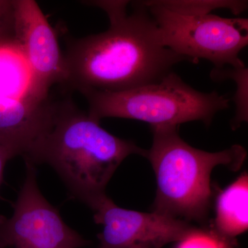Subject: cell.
Here are the masks:
<instances>
[{
  "mask_svg": "<svg viewBox=\"0 0 248 248\" xmlns=\"http://www.w3.org/2000/svg\"><path fill=\"white\" fill-rule=\"evenodd\" d=\"M102 9L108 29L73 40L63 54L64 84L80 93L120 92L154 84L187 59L161 44L143 1H89Z\"/></svg>",
  "mask_w": 248,
  "mask_h": 248,
  "instance_id": "1",
  "label": "cell"
},
{
  "mask_svg": "<svg viewBox=\"0 0 248 248\" xmlns=\"http://www.w3.org/2000/svg\"><path fill=\"white\" fill-rule=\"evenodd\" d=\"M146 157L147 150L103 128L71 101L55 103L50 128L29 161L55 170L72 196L92 209L127 156Z\"/></svg>",
  "mask_w": 248,
  "mask_h": 248,
  "instance_id": "2",
  "label": "cell"
},
{
  "mask_svg": "<svg viewBox=\"0 0 248 248\" xmlns=\"http://www.w3.org/2000/svg\"><path fill=\"white\" fill-rule=\"evenodd\" d=\"M177 126H153V143L147 151L156 180L153 212L178 218L202 221L208 214L213 169L223 165L238 170L246 151L234 145L210 153L191 146L178 133Z\"/></svg>",
  "mask_w": 248,
  "mask_h": 248,
  "instance_id": "3",
  "label": "cell"
},
{
  "mask_svg": "<svg viewBox=\"0 0 248 248\" xmlns=\"http://www.w3.org/2000/svg\"><path fill=\"white\" fill-rule=\"evenodd\" d=\"M89 103V114L104 118L141 121L153 126H177L203 122L208 126L218 112L229 108L231 99L213 91H197L174 71L154 84L120 92L81 93Z\"/></svg>",
  "mask_w": 248,
  "mask_h": 248,
  "instance_id": "4",
  "label": "cell"
},
{
  "mask_svg": "<svg viewBox=\"0 0 248 248\" xmlns=\"http://www.w3.org/2000/svg\"><path fill=\"white\" fill-rule=\"evenodd\" d=\"M143 2L156 23L161 44L188 62L208 60L216 69L246 66L239 55L248 44L247 18L183 16L155 1Z\"/></svg>",
  "mask_w": 248,
  "mask_h": 248,
  "instance_id": "5",
  "label": "cell"
},
{
  "mask_svg": "<svg viewBox=\"0 0 248 248\" xmlns=\"http://www.w3.org/2000/svg\"><path fill=\"white\" fill-rule=\"evenodd\" d=\"M27 174L10 218L0 216V248H81L91 244L63 221L39 188L35 165Z\"/></svg>",
  "mask_w": 248,
  "mask_h": 248,
  "instance_id": "6",
  "label": "cell"
},
{
  "mask_svg": "<svg viewBox=\"0 0 248 248\" xmlns=\"http://www.w3.org/2000/svg\"><path fill=\"white\" fill-rule=\"evenodd\" d=\"M92 210L94 222L103 226L97 235L99 248H161L197 230L183 220L156 212L121 208L107 196Z\"/></svg>",
  "mask_w": 248,
  "mask_h": 248,
  "instance_id": "7",
  "label": "cell"
},
{
  "mask_svg": "<svg viewBox=\"0 0 248 248\" xmlns=\"http://www.w3.org/2000/svg\"><path fill=\"white\" fill-rule=\"evenodd\" d=\"M13 31L36 79L49 92L64 84V62L58 38L38 4L33 0L12 1Z\"/></svg>",
  "mask_w": 248,
  "mask_h": 248,
  "instance_id": "8",
  "label": "cell"
},
{
  "mask_svg": "<svg viewBox=\"0 0 248 248\" xmlns=\"http://www.w3.org/2000/svg\"><path fill=\"white\" fill-rule=\"evenodd\" d=\"M248 204V175L244 172L223 190L217 200L215 234L227 244L247 231Z\"/></svg>",
  "mask_w": 248,
  "mask_h": 248,
  "instance_id": "9",
  "label": "cell"
},
{
  "mask_svg": "<svg viewBox=\"0 0 248 248\" xmlns=\"http://www.w3.org/2000/svg\"><path fill=\"white\" fill-rule=\"evenodd\" d=\"M210 76L213 81L232 80L236 84V91L233 99L235 105V115L232 120L231 125L234 130L239 128L241 123L247 122L248 120L247 67L226 66L220 69L213 68Z\"/></svg>",
  "mask_w": 248,
  "mask_h": 248,
  "instance_id": "10",
  "label": "cell"
},
{
  "mask_svg": "<svg viewBox=\"0 0 248 248\" xmlns=\"http://www.w3.org/2000/svg\"><path fill=\"white\" fill-rule=\"evenodd\" d=\"M156 4L183 16H205L217 9L230 10L239 15L248 9V1L234 0H156Z\"/></svg>",
  "mask_w": 248,
  "mask_h": 248,
  "instance_id": "11",
  "label": "cell"
},
{
  "mask_svg": "<svg viewBox=\"0 0 248 248\" xmlns=\"http://www.w3.org/2000/svg\"><path fill=\"white\" fill-rule=\"evenodd\" d=\"M231 246L216 234H208L200 229L179 241L177 248H230Z\"/></svg>",
  "mask_w": 248,
  "mask_h": 248,
  "instance_id": "12",
  "label": "cell"
},
{
  "mask_svg": "<svg viewBox=\"0 0 248 248\" xmlns=\"http://www.w3.org/2000/svg\"><path fill=\"white\" fill-rule=\"evenodd\" d=\"M12 1L0 0V37L13 31Z\"/></svg>",
  "mask_w": 248,
  "mask_h": 248,
  "instance_id": "13",
  "label": "cell"
},
{
  "mask_svg": "<svg viewBox=\"0 0 248 248\" xmlns=\"http://www.w3.org/2000/svg\"><path fill=\"white\" fill-rule=\"evenodd\" d=\"M17 156L12 150L0 143V187L3 182L5 166L10 159Z\"/></svg>",
  "mask_w": 248,
  "mask_h": 248,
  "instance_id": "14",
  "label": "cell"
}]
</instances>
